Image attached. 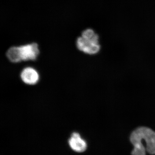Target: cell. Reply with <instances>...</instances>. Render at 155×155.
<instances>
[{
    "label": "cell",
    "mask_w": 155,
    "mask_h": 155,
    "mask_svg": "<svg viewBox=\"0 0 155 155\" xmlns=\"http://www.w3.org/2000/svg\"><path fill=\"white\" fill-rule=\"evenodd\" d=\"M99 39L98 35L93 29L87 28L83 31L81 36L76 40V47L85 54H95L101 49Z\"/></svg>",
    "instance_id": "6da1fadb"
},
{
    "label": "cell",
    "mask_w": 155,
    "mask_h": 155,
    "mask_svg": "<svg viewBox=\"0 0 155 155\" xmlns=\"http://www.w3.org/2000/svg\"><path fill=\"white\" fill-rule=\"evenodd\" d=\"M136 135L145 141L147 151L152 155L155 154V132L150 128L140 127L133 131Z\"/></svg>",
    "instance_id": "7a4b0ae2"
},
{
    "label": "cell",
    "mask_w": 155,
    "mask_h": 155,
    "mask_svg": "<svg viewBox=\"0 0 155 155\" xmlns=\"http://www.w3.org/2000/svg\"><path fill=\"white\" fill-rule=\"evenodd\" d=\"M22 61H35L39 54L38 45L36 43L19 46Z\"/></svg>",
    "instance_id": "3957f363"
},
{
    "label": "cell",
    "mask_w": 155,
    "mask_h": 155,
    "mask_svg": "<svg viewBox=\"0 0 155 155\" xmlns=\"http://www.w3.org/2000/svg\"><path fill=\"white\" fill-rule=\"evenodd\" d=\"M21 80L25 84L33 85L36 84L39 79V75L36 69L31 67H25L20 74Z\"/></svg>",
    "instance_id": "277c9868"
},
{
    "label": "cell",
    "mask_w": 155,
    "mask_h": 155,
    "mask_svg": "<svg viewBox=\"0 0 155 155\" xmlns=\"http://www.w3.org/2000/svg\"><path fill=\"white\" fill-rule=\"evenodd\" d=\"M69 143L72 150L76 152L82 153L87 149V143L85 140L81 137L77 132H73L69 140Z\"/></svg>",
    "instance_id": "5b68a950"
},
{
    "label": "cell",
    "mask_w": 155,
    "mask_h": 155,
    "mask_svg": "<svg viewBox=\"0 0 155 155\" xmlns=\"http://www.w3.org/2000/svg\"><path fill=\"white\" fill-rule=\"evenodd\" d=\"M6 56L9 61L13 63H17L22 61L19 46L11 47L7 51Z\"/></svg>",
    "instance_id": "8992f818"
}]
</instances>
